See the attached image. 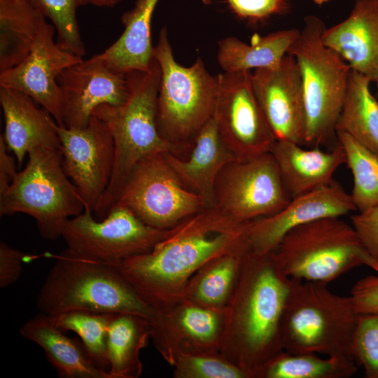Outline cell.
<instances>
[{
	"label": "cell",
	"mask_w": 378,
	"mask_h": 378,
	"mask_svg": "<svg viewBox=\"0 0 378 378\" xmlns=\"http://www.w3.org/2000/svg\"><path fill=\"white\" fill-rule=\"evenodd\" d=\"M54 26L56 43L62 49L82 57L85 47L80 35L76 17L80 6L90 4V0H27Z\"/></svg>",
	"instance_id": "cell-34"
},
{
	"label": "cell",
	"mask_w": 378,
	"mask_h": 378,
	"mask_svg": "<svg viewBox=\"0 0 378 378\" xmlns=\"http://www.w3.org/2000/svg\"><path fill=\"white\" fill-rule=\"evenodd\" d=\"M232 11L240 18L251 22L265 20L282 14L288 8L286 0H225Z\"/></svg>",
	"instance_id": "cell-37"
},
{
	"label": "cell",
	"mask_w": 378,
	"mask_h": 378,
	"mask_svg": "<svg viewBox=\"0 0 378 378\" xmlns=\"http://www.w3.org/2000/svg\"><path fill=\"white\" fill-rule=\"evenodd\" d=\"M371 81L351 70L335 132H344L378 155V100L370 90Z\"/></svg>",
	"instance_id": "cell-30"
},
{
	"label": "cell",
	"mask_w": 378,
	"mask_h": 378,
	"mask_svg": "<svg viewBox=\"0 0 378 378\" xmlns=\"http://www.w3.org/2000/svg\"><path fill=\"white\" fill-rule=\"evenodd\" d=\"M321 38L351 69L378 80V0H356L349 15L325 28Z\"/></svg>",
	"instance_id": "cell-20"
},
{
	"label": "cell",
	"mask_w": 378,
	"mask_h": 378,
	"mask_svg": "<svg viewBox=\"0 0 378 378\" xmlns=\"http://www.w3.org/2000/svg\"><path fill=\"white\" fill-rule=\"evenodd\" d=\"M308 148L289 141H275L270 150L291 198L330 185L335 171L346 162L339 142L330 151Z\"/></svg>",
	"instance_id": "cell-22"
},
{
	"label": "cell",
	"mask_w": 378,
	"mask_h": 378,
	"mask_svg": "<svg viewBox=\"0 0 378 378\" xmlns=\"http://www.w3.org/2000/svg\"><path fill=\"white\" fill-rule=\"evenodd\" d=\"M290 281L272 253H247L225 308L220 354L249 378L284 351L281 326Z\"/></svg>",
	"instance_id": "cell-2"
},
{
	"label": "cell",
	"mask_w": 378,
	"mask_h": 378,
	"mask_svg": "<svg viewBox=\"0 0 378 378\" xmlns=\"http://www.w3.org/2000/svg\"><path fill=\"white\" fill-rule=\"evenodd\" d=\"M313 1L317 5H321L323 4L327 3L332 0H313Z\"/></svg>",
	"instance_id": "cell-43"
},
{
	"label": "cell",
	"mask_w": 378,
	"mask_h": 378,
	"mask_svg": "<svg viewBox=\"0 0 378 378\" xmlns=\"http://www.w3.org/2000/svg\"><path fill=\"white\" fill-rule=\"evenodd\" d=\"M27 158L25 167L0 195V216L26 214L35 220L42 237L55 240L85 204L64 172L60 148L38 147Z\"/></svg>",
	"instance_id": "cell-7"
},
{
	"label": "cell",
	"mask_w": 378,
	"mask_h": 378,
	"mask_svg": "<svg viewBox=\"0 0 378 378\" xmlns=\"http://www.w3.org/2000/svg\"><path fill=\"white\" fill-rule=\"evenodd\" d=\"M36 298L38 309L48 315L69 311L132 313L153 318L147 304L113 265L88 259L66 248L54 255Z\"/></svg>",
	"instance_id": "cell-4"
},
{
	"label": "cell",
	"mask_w": 378,
	"mask_h": 378,
	"mask_svg": "<svg viewBox=\"0 0 378 378\" xmlns=\"http://www.w3.org/2000/svg\"><path fill=\"white\" fill-rule=\"evenodd\" d=\"M251 78L256 99L275 140L305 145L304 93L295 57L286 53L279 66L255 69Z\"/></svg>",
	"instance_id": "cell-18"
},
{
	"label": "cell",
	"mask_w": 378,
	"mask_h": 378,
	"mask_svg": "<svg viewBox=\"0 0 378 378\" xmlns=\"http://www.w3.org/2000/svg\"><path fill=\"white\" fill-rule=\"evenodd\" d=\"M281 326L284 351L354 360L359 314L351 296L332 293L327 284L290 279Z\"/></svg>",
	"instance_id": "cell-5"
},
{
	"label": "cell",
	"mask_w": 378,
	"mask_h": 378,
	"mask_svg": "<svg viewBox=\"0 0 378 378\" xmlns=\"http://www.w3.org/2000/svg\"><path fill=\"white\" fill-rule=\"evenodd\" d=\"M150 323V340L173 366L181 355L220 353L225 309H210L183 297L158 310Z\"/></svg>",
	"instance_id": "cell-15"
},
{
	"label": "cell",
	"mask_w": 378,
	"mask_h": 378,
	"mask_svg": "<svg viewBox=\"0 0 378 378\" xmlns=\"http://www.w3.org/2000/svg\"><path fill=\"white\" fill-rule=\"evenodd\" d=\"M252 71L217 76L213 118L219 136L237 160L270 152L275 139L256 99Z\"/></svg>",
	"instance_id": "cell-13"
},
{
	"label": "cell",
	"mask_w": 378,
	"mask_h": 378,
	"mask_svg": "<svg viewBox=\"0 0 378 378\" xmlns=\"http://www.w3.org/2000/svg\"><path fill=\"white\" fill-rule=\"evenodd\" d=\"M122 0H90V4L99 7L112 8L118 4Z\"/></svg>",
	"instance_id": "cell-42"
},
{
	"label": "cell",
	"mask_w": 378,
	"mask_h": 378,
	"mask_svg": "<svg viewBox=\"0 0 378 378\" xmlns=\"http://www.w3.org/2000/svg\"><path fill=\"white\" fill-rule=\"evenodd\" d=\"M304 25L288 49L300 69L306 113L307 147H320L334 134L345 98L351 68L322 41L325 25L315 15Z\"/></svg>",
	"instance_id": "cell-8"
},
{
	"label": "cell",
	"mask_w": 378,
	"mask_h": 378,
	"mask_svg": "<svg viewBox=\"0 0 378 378\" xmlns=\"http://www.w3.org/2000/svg\"><path fill=\"white\" fill-rule=\"evenodd\" d=\"M0 104L4 118V133L1 135L19 167L34 148H60L56 130L57 123L31 97L20 91L0 87Z\"/></svg>",
	"instance_id": "cell-21"
},
{
	"label": "cell",
	"mask_w": 378,
	"mask_h": 378,
	"mask_svg": "<svg viewBox=\"0 0 378 378\" xmlns=\"http://www.w3.org/2000/svg\"><path fill=\"white\" fill-rule=\"evenodd\" d=\"M357 365L346 357L322 358L317 354L284 350L260 368L254 378H349L357 372Z\"/></svg>",
	"instance_id": "cell-31"
},
{
	"label": "cell",
	"mask_w": 378,
	"mask_h": 378,
	"mask_svg": "<svg viewBox=\"0 0 378 378\" xmlns=\"http://www.w3.org/2000/svg\"><path fill=\"white\" fill-rule=\"evenodd\" d=\"M354 354L367 378H378V313L359 315Z\"/></svg>",
	"instance_id": "cell-36"
},
{
	"label": "cell",
	"mask_w": 378,
	"mask_h": 378,
	"mask_svg": "<svg viewBox=\"0 0 378 378\" xmlns=\"http://www.w3.org/2000/svg\"><path fill=\"white\" fill-rule=\"evenodd\" d=\"M376 83L377 84V96H378V80Z\"/></svg>",
	"instance_id": "cell-45"
},
{
	"label": "cell",
	"mask_w": 378,
	"mask_h": 378,
	"mask_svg": "<svg viewBox=\"0 0 378 378\" xmlns=\"http://www.w3.org/2000/svg\"><path fill=\"white\" fill-rule=\"evenodd\" d=\"M62 166L77 188L85 209L94 212L111 177L114 144L106 123L92 114L83 128L57 125Z\"/></svg>",
	"instance_id": "cell-14"
},
{
	"label": "cell",
	"mask_w": 378,
	"mask_h": 378,
	"mask_svg": "<svg viewBox=\"0 0 378 378\" xmlns=\"http://www.w3.org/2000/svg\"><path fill=\"white\" fill-rule=\"evenodd\" d=\"M356 211L350 194L335 181L326 186L292 197L279 211L249 221V251L270 253L292 229L327 217H342Z\"/></svg>",
	"instance_id": "cell-19"
},
{
	"label": "cell",
	"mask_w": 378,
	"mask_h": 378,
	"mask_svg": "<svg viewBox=\"0 0 378 378\" xmlns=\"http://www.w3.org/2000/svg\"><path fill=\"white\" fill-rule=\"evenodd\" d=\"M344 148L354 186L350 194L358 212L378 204V155L344 132H336Z\"/></svg>",
	"instance_id": "cell-32"
},
{
	"label": "cell",
	"mask_w": 378,
	"mask_h": 378,
	"mask_svg": "<svg viewBox=\"0 0 378 378\" xmlns=\"http://www.w3.org/2000/svg\"><path fill=\"white\" fill-rule=\"evenodd\" d=\"M290 200L270 152L232 161L216 182L214 207L239 223L274 214Z\"/></svg>",
	"instance_id": "cell-12"
},
{
	"label": "cell",
	"mask_w": 378,
	"mask_h": 378,
	"mask_svg": "<svg viewBox=\"0 0 378 378\" xmlns=\"http://www.w3.org/2000/svg\"><path fill=\"white\" fill-rule=\"evenodd\" d=\"M153 57L161 69L157 99V126L161 136L180 145L193 141L213 118L218 92V78L207 71L198 57L183 66L174 57L167 28L159 33Z\"/></svg>",
	"instance_id": "cell-9"
},
{
	"label": "cell",
	"mask_w": 378,
	"mask_h": 378,
	"mask_svg": "<svg viewBox=\"0 0 378 378\" xmlns=\"http://www.w3.org/2000/svg\"><path fill=\"white\" fill-rule=\"evenodd\" d=\"M158 1L136 0L133 8L122 15L123 32L99 53L114 71L127 74L149 69L154 48L151 40V21Z\"/></svg>",
	"instance_id": "cell-25"
},
{
	"label": "cell",
	"mask_w": 378,
	"mask_h": 378,
	"mask_svg": "<svg viewBox=\"0 0 378 378\" xmlns=\"http://www.w3.org/2000/svg\"><path fill=\"white\" fill-rule=\"evenodd\" d=\"M165 154L152 155L139 163L115 204L127 207L144 223L160 230L171 229L204 209L202 197L186 186Z\"/></svg>",
	"instance_id": "cell-11"
},
{
	"label": "cell",
	"mask_w": 378,
	"mask_h": 378,
	"mask_svg": "<svg viewBox=\"0 0 378 378\" xmlns=\"http://www.w3.org/2000/svg\"><path fill=\"white\" fill-rule=\"evenodd\" d=\"M169 230L150 227L127 207L115 205L102 220L85 209L66 222L62 237L70 252L115 265L150 251Z\"/></svg>",
	"instance_id": "cell-10"
},
{
	"label": "cell",
	"mask_w": 378,
	"mask_h": 378,
	"mask_svg": "<svg viewBox=\"0 0 378 378\" xmlns=\"http://www.w3.org/2000/svg\"><path fill=\"white\" fill-rule=\"evenodd\" d=\"M212 1L213 0H201V1L205 5H209V4H211Z\"/></svg>",
	"instance_id": "cell-44"
},
{
	"label": "cell",
	"mask_w": 378,
	"mask_h": 378,
	"mask_svg": "<svg viewBox=\"0 0 378 378\" xmlns=\"http://www.w3.org/2000/svg\"><path fill=\"white\" fill-rule=\"evenodd\" d=\"M172 367L174 378H249L220 353L181 355Z\"/></svg>",
	"instance_id": "cell-35"
},
{
	"label": "cell",
	"mask_w": 378,
	"mask_h": 378,
	"mask_svg": "<svg viewBox=\"0 0 378 378\" xmlns=\"http://www.w3.org/2000/svg\"><path fill=\"white\" fill-rule=\"evenodd\" d=\"M248 251V246H245L206 262L189 279L184 297L205 307L224 309Z\"/></svg>",
	"instance_id": "cell-28"
},
{
	"label": "cell",
	"mask_w": 378,
	"mask_h": 378,
	"mask_svg": "<svg viewBox=\"0 0 378 378\" xmlns=\"http://www.w3.org/2000/svg\"><path fill=\"white\" fill-rule=\"evenodd\" d=\"M248 223L216 207L204 208L169 229L150 251L114 266L158 311L184 297L189 279L206 262L248 246Z\"/></svg>",
	"instance_id": "cell-1"
},
{
	"label": "cell",
	"mask_w": 378,
	"mask_h": 378,
	"mask_svg": "<svg viewBox=\"0 0 378 378\" xmlns=\"http://www.w3.org/2000/svg\"><path fill=\"white\" fill-rule=\"evenodd\" d=\"M350 296L358 314L378 313V274L358 280L351 288Z\"/></svg>",
	"instance_id": "cell-39"
},
{
	"label": "cell",
	"mask_w": 378,
	"mask_h": 378,
	"mask_svg": "<svg viewBox=\"0 0 378 378\" xmlns=\"http://www.w3.org/2000/svg\"><path fill=\"white\" fill-rule=\"evenodd\" d=\"M151 336L150 320L141 315L113 313L108 327V372L113 378H139L143 370L140 352Z\"/></svg>",
	"instance_id": "cell-27"
},
{
	"label": "cell",
	"mask_w": 378,
	"mask_h": 378,
	"mask_svg": "<svg viewBox=\"0 0 378 378\" xmlns=\"http://www.w3.org/2000/svg\"><path fill=\"white\" fill-rule=\"evenodd\" d=\"M55 29L46 19L38 29L32 48L17 66L0 72V87L26 94L46 109L59 126H63L62 101L57 77L83 58L59 47Z\"/></svg>",
	"instance_id": "cell-16"
},
{
	"label": "cell",
	"mask_w": 378,
	"mask_h": 378,
	"mask_svg": "<svg viewBox=\"0 0 378 378\" xmlns=\"http://www.w3.org/2000/svg\"><path fill=\"white\" fill-rule=\"evenodd\" d=\"M193 143L187 160L170 153L165 155L186 186L202 197L204 208L214 207L217 178L235 158L220 139L214 118L200 130Z\"/></svg>",
	"instance_id": "cell-23"
},
{
	"label": "cell",
	"mask_w": 378,
	"mask_h": 378,
	"mask_svg": "<svg viewBox=\"0 0 378 378\" xmlns=\"http://www.w3.org/2000/svg\"><path fill=\"white\" fill-rule=\"evenodd\" d=\"M299 33L291 28L256 35L250 44L234 36L224 38L218 41V62L228 73L276 67Z\"/></svg>",
	"instance_id": "cell-26"
},
{
	"label": "cell",
	"mask_w": 378,
	"mask_h": 378,
	"mask_svg": "<svg viewBox=\"0 0 378 378\" xmlns=\"http://www.w3.org/2000/svg\"><path fill=\"white\" fill-rule=\"evenodd\" d=\"M351 225L366 251L378 262V204L353 215Z\"/></svg>",
	"instance_id": "cell-38"
},
{
	"label": "cell",
	"mask_w": 378,
	"mask_h": 378,
	"mask_svg": "<svg viewBox=\"0 0 378 378\" xmlns=\"http://www.w3.org/2000/svg\"><path fill=\"white\" fill-rule=\"evenodd\" d=\"M20 332L43 349L59 377L113 378L108 371L93 363L83 343L66 335L50 315H35L22 326Z\"/></svg>",
	"instance_id": "cell-24"
},
{
	"label": "cell",
	"mask_w": 378,
	"mask_h": 378,
	"mask_svg": "<svg viewBox=\"0 0 378 378\" xmlns=\"http://www.w3.org/2000/svg\"><path fill=\"white\" fill-rule=\"evenodd\" d=\"M272 254L290 279L328 284L363 265L378 274V262L341 217L323 218L292 229Z\"/></svg>",
	"instance_id": "cell-6"
},
{
	"label": "cell",
	"mask_w": 378,
	"mask_h": 378,
	"mask_svg": "<svg viewBox=\"0 0 378 378\" xmlns=\"http://www.w3.org/2000/svg\"><path fill=\"white\" fill-rule=\"evenodd\" d=\"M26 253L15 249L4 241L0 242V287L6 288L15 283L22 271Z\"/></svg>",
	"instance_id": "cell-40"
},
{
	"label": "cell",
	"mask_w": 378,
	"mask_h": 378,
	"mask_svg": "<svg viewBox=\"0 0 378 378\" xmlns=\"http://www.w3.org/2000/svg\"><path fill=\"white\" fill-rule=\"evenodd\" d=\"M9 150L3 136H0V195L9 186L18 172L15 158L9 154Z\"/></svg>",
	"instance_id": "cell-41"
},
{
	"label": "cell",
	"mask_w": 378,
	"mask_h": 378,
	"mask_svg": "<svg viewBox=\"0 0 378 378\" xmlns=\"http://www.w3.org/2000/svg\"><path fill=\"white\" fill-rule=\"evenodd\" d=\"M113 314L69 311L50 316L54 323L64 332L70 330L76 333L93 363L108 371L107 334Z\"/></svg>",
	"instance_id": "cell-33"
},
{
	"label": "cell",
	"mask_w": 378,
	"mask_h": 378,
	"mask_svg": "<svg viewBox=\"0 0 378 378\" xmlns=\"http://www.w3.org/2000/svg\"><path fill=\"white\" fill-rule=\"evenodd\" d=\"M44 20L27 0H0V72L27 57Z\"/></svg>",
	"instance_id": "cell-29"
},
{
	"label": "cell",
	"mask_w": 378,
	"mask_h": 378,
	"mask_svg": "<svg viewBox=\"0 0 378 378\" xmlns=\"http://www.w3.org/2000/svg\"><path fill=\"white\" fill-rule=\"evenodd\" d=\"M129 94L119 106L101 104L92 114L103 120L112 135L114 162L109 184L93 214L104 218L116 204L135 167L145 158L157 153H173L183 146L164 139L157 126V99L161 69L153 58L146 71L127 73Z\"/></svg>",
	"instance_id": "cell-3"
},
{
	"label": "cell",
	"mask_w": 378,
	"mask_h": 378,
	"mask_svg": "<svg viewBox=\"0 0 378 378\" xmlns=\"http://www.w3.org/2000/svg\"><path fill=\"white\" fill-rule=\"evenodd\" d=\"M63 127H85L101 104L122 105L129 94L127 74L112 69L100 54L64 69L57 77Z\"/></svg>",
	"instance_id": "cell-17"
}]
</instances>
